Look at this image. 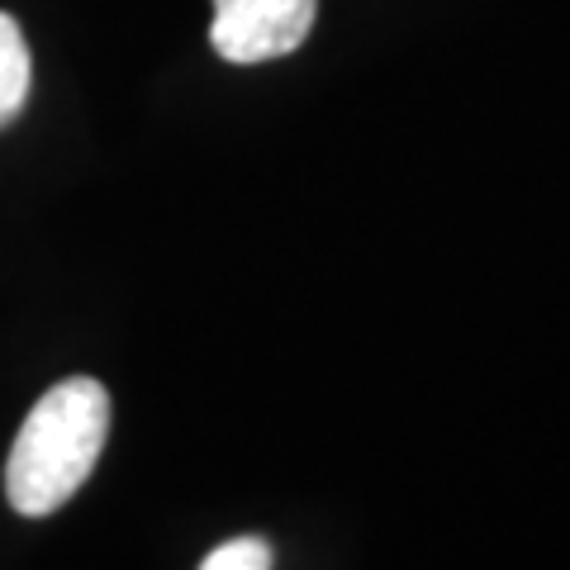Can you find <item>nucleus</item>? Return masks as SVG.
I'll use <instances>...</instances> for the list:
<instances>
[{"label":"nucleus","mask_w":570,"mask_h":570,"mask_svg":"<svg viewBox=\"0 0 570 570\" xmlns=\"http://www.w3.org/2000/svg\"><path fill=\"white\" fill-rule=\"evenodd\" d=\"M110 438V395L91 376L52 385L29 409L6 461V499L24 519L58 513L86 485Z\"/></svg>","instance_id":"f257e3e1"},{"label":"nucleus","mask_w":570,"mask_h":570,"mask_svg":"<svg viewBox=\"0 0 570 570\" xmlns=\"http://www.w3.org/2000/svg\"><path fill=\"white\" fill-rule=\"evenodd\" d=\"M318 0H214L209 43L224 62L253 67L295 52L309 39Z\"/></svg>","instance_id":"f03ea898"},{"label":"nucleus","mask_w":570,"mask_h":570,"mask_svg":"<svg viewBox=\"0 0 570 570\" xmlns=\"http://www.w3.org/2000/svg\"><path fill=\"white\" fill-rule=\"evenodd\" d=\"M29 43H24V29L10 20L6 10H0V129L24 110L29 100Z\"/></svg>","instance_id":"7ed1b4c3"},{"label":"nucleus","mask_w":570,"mask_h":570,"mask_svg":"<svg viewBox=\"0 0 570 570\" xmlns=\"http://www.w3.org/2000/svg\"><path fill=\"white\" fill-rule=\"evenodd\" d=\"M272 566H276V557L262 538H234V542L214 547L200 561V570H272Z\"/></svg>","instance_id":"20e7f679"}]
</instances>
